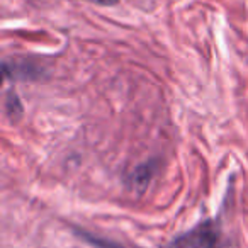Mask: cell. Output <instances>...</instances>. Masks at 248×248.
Wrapping results in <instances>:
<instances>
[{
  "label": "cell",
  "mask_w": 248,
  "mask_h": 248,
  "mask_svg": "<svg viewBox=\"0 0 248 248\" xmlns=\"http://www.w3.org/2000/svg\"><path fill=\"white\" fill-rule=\"evenodd\" d=\"M90 2H95V4H102V5H112L116 4L117 0H90Z\"/></svg>",
  "instance_id": "2"
},
{
  "label": "cell",
  "mask_w": 248,
  "mask_h": 248,
  "mask_svg": "<svg viewBox=\"0 0 248 248\" xmlns=\"http://www.w3.org/2000/svg\"><path fill=\"white\" fill-rule=\"evenodd\" d=\"M216 240V233L209 226H201L186 238L175 243L179 248H211Z\"/></svg>",
  "instance_id": "1"
}]
</instances>
